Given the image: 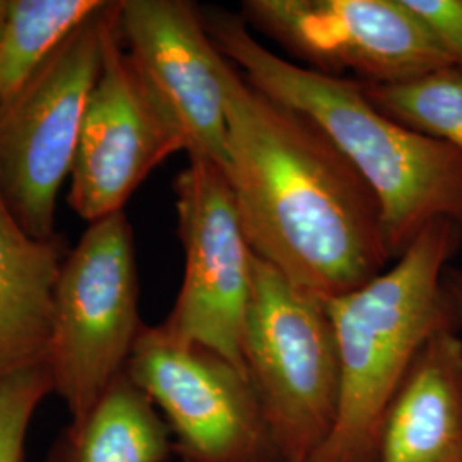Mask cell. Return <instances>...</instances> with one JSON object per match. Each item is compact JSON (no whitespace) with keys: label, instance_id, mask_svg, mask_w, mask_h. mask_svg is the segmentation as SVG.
Returning a JSON list of instances; mask_svg holds the SVG:
<instances>
[{"label":"cell","instance_id":"7c38bea8","mask_svg":"<svg viewBox=\"0 0 462 462\" xmlns=\"http://www.w3.org/2000/svg\"><path fill=\"white\" fill-rule=\"evenodd\" d=\"M379 462H462V337L439 330L393 397Z\"/></svg>","mask_w":462,"mask_h":462},{"label":"cell","instance_id":"4fadbf2b","mask_svg":"<svg viewBox=\"0 0 462 462\" xmlns=\"http://www.w3.org/2000/svg\"><path fill=\"white\" fill-rule=\"evenodd\" d=\"M59 240H36L0 198V379L47 364Z\"/></svg>","mask_w":462,"mask_h":462},{"label":"cell","instance_id":"277c9868","mask_svg":"<svg viewBox=\"0 0 462 462\" xmlns=\"http://www.w3.org/2000/svg\"><path fill=\"white\" fill-rule=\"evenodd\" d=\"M242 355L282 461H312L334 430L341 396L328 301L255 254Z\"/></svg>","mask_w":462,"mask_h":462},{"label":"cell","instance_id":"ba28073f","mask_svg":"<svg viewBox=\"0 0 462 462\" xmlns=\"http://www.w3.org/2000/svg\"><path fill=\"white\" fill-rule=\"evenodd\" d=\"M240 16L309 69L366 84H402L452 67L404 0H244Z\"/></svg>","mask_w":462,"mask_h":462},{"label":"cell","instance_id":"30bf717a","mask_svg":"<svg viewBox=\"0 0 462 462\" xmlns=\"http://www.w3.org/2000/svg\"><path fill=\"white\" fill-rule=\"evenodd\" d=\"M118 33L139 79L189 158L228 170L226 59L187 0H122Z\"/></svg>","mask_w":462,"mask_h":462},{"label":"cell","instance_id":"9a60e30c","mask_svg":"<svg viewBox=\"0 0 462 462\" xmlns=\"http://www.w3.org/2000/svg\"><path fill=\"white\" fill-rule=\"evenodd\" d=\"M105 0H5L0 30V106L7 105Z\"/></svg>","mask_w":462,"mask_h":462},{"label":"cell","instance_id":"8fae6325","mask_svg":"<svg viewBox=\"0 0 462 462\" xmlns=\"http://www.w3.org/2000/svg\"><path fill=\"white\" fill-rule=\"evenodd\" d=\"M116 14L118 2H110L103 14L101 69L70 170L69 204L89 223L124 211L149 173L182 151L124 50Z\"/></svg>","mask_w":462,"mask_h":462},{"label":"cell","instance_id":"7a4b0ae2","mask_svg":"<svg viewBox=\"0 0 462 462\" xmlns=\"http://www.w3.org/2000/svg\"><path fill=\"white\" fill-rule=\"evenodd\" d=\"M217 51L250 86L307 116L375 192L393 259L437 219L462 226V152L380 112L358 79L284 60L252 34L240 14L200 7Z\"/></svg>","mask_w":462,"mask_h":462},{"label":"cell","instance_id":"ac0fdd59","mask_svg":"<svg viewBox=\"0 0 462 462\" xmlns=\"http://www.w3.org/2000/svg\"><path fill=\"white\" fill-rule=\"evenodd\" d=\"M446 50L462 72V0H404Z\"/></svg>","mask_w":462,"mask_h":462},{"label":"cell","instance_id":"3957f363","mask_svg":"<svg viewBox=\"0 0 462 462\" xmlns=\"http://www.w3.org/2000/svg\"><path fill=\"white\" fill-rule=\"evenodd\" d=\"M461 245V225L437 219L391 269L328 301L341 396L334 430L310 462H379L383 418L414 358L433 334L456 329L442 278Z\"/></svg>","mask_w":462,"mask_h":462},{"label":"cell","instance_id":"6da1fadb","mask_svg":"<svg viewBox=\"0 0 462 462\" xmlns=\"http://www.w3.org/2000/svg\"><path fill=\"white\" fill-rule=\"evenodd\" d=\"M226 179L248 244L300 290L329 301L393 261L379 199L314 122L223 67Z\"/></svg>","mask_w":462,"mask_h":462},{"label":"cell","instance_id":"2e32d148","mask_svg":"<svg viewBox=\"0 0 462 462\" xmlns=\"http://www.w3.org/2000/svg\"><path fill=\"white\" fill-rule=\"evenodd\" d=\"M365 95L399 124L446 141L462 152V72L446 67L402 84H366Z\"/></svg>","mask_w":462,"mask_h":462},{"label":"cell","instance_id":"e0dca14e","mask_svg":"<svg viewBox=\"0 0 462 462\" xmlns=\"http://www.w3.org/2000/svg\"><path fill=\"white\" fill-rule=\"evenodd\" d=\"M50 393L53 383L47 364L0 379V462H24L32 418Z\"/></svg>","mask_w":462,"mask_h":462},{"label":"cell","instance_id":"ffe728a7","mask_svg":"<svg viewBox=\"0 0 462 462\" xmlns=\"http://www.w3.org/2000/svg\"><path fill=\"white\" fill-rule=\"evenodd\" d=\"M4 13H5V0H0V30H2V23H4Z\"/></svg>","mask_w":462,"mask_h":462},{"label":"cell","instance_id":"5bb4252c","mask_svg":"<svg viewBox=\"0 0 462 462\" xmlns=\"http://www.w3.org/2000/svg\"><path fill=\"white\" fill-rule=\"evenodd\" d=\"M171 452L163 416L124 372L91 413L70 420L45 462H166Z\"/></svg>","mask_w":462,"mask_h":462},{"label":"cell","instance_id":"5b68a950","mask_svg":"<svg viewBox=\"0 0 462 462\" xmlns=\"http://www.w3.org/2000/svg\"><path fill=\"white\" fill-rule=\"evenodd\" d=\"M143 328L133 230L118 211L89 223L53 290L47 365L72 421L91 413L125 372Z\"/></svg>","mask_w":462,"mask_h":462},{"label":"cell","instance_id":"8992f818","mask_svg":"<svg viewBox=\"0 0 462 462\" xmlns=\"http://www.w3.org/2000/svg\"><path fill=\"white\" fill-rule=\"evenodd\" d=\"M108 4L0 106V198L36 240L57 238V198L70 175L86 101L101 69Z\"/></svg>","mask_w":462,"mask_h":462},{"label":"cell","instance_id":"d6986e66","mask_svg":"<svg viewBox=\"0 0 462 462\" xmlns=\"http://www.w3.org/2000/svg\"><path fill=\"white\" fill-rule=\"evenodd\" d=\"M442 284L454 328L457 332H462V267L447 265Z\"/></svg>","mask_w":462,"mask_h":462},{"label":"cell","instance_id":"9c48e42d","mask_svg":"<svg viewBox=\"0 0 462 462\" xmlns=\"http://www.w3.org/2000/svg\"><path fill=\"white\" fill-rule=\"evenodd\" d=\"M173 190L185 273L177 301L160 326L179 339L215 351L247 375L242 339L254 250L230 182L219 166L190 158Z\"/></svg>","mask_w":462,"mask_h":462},{"label":"cell","instance_id":"52a82bcc","mask_svg":"<svg viewBox=\"0 0 462 462\" xmlns=\"http://www.w3.org/2000/svg\"><path fill=\"white\" fill-rule=\"evenodd\" d=\"M183 462H284L247 375L208 347L144 326L125 366Z\"/></svg>","mask_w":462,"mask_h":462}]
</instances>
